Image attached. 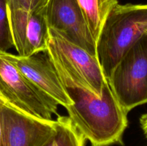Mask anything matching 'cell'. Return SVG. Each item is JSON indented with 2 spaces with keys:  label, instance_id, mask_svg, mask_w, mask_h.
<instances>
[{
  "label": "cell",
  "instance_id": "cell-14",
  "mask_svg": "<svg viewBox=\"0 0 147 146\" xmlns=\"http://www.w3.org/2000/svg\"><path fill=\"white\" fill-rule=\"evenodd\" d=\"M139 122H140V125L142 130H143L144 134L147 138V113L142 115V117H140V120H139Z\"/></svg>",
  "mask_w": 147,
  "mask_h": 146
},
{
  "label": "cell",
  "instance_id": "cell-12",
  "mask_svg": "<svg viewBox=\"0 0 147 146\" xmlns=\"http://www.w3.org/2000/svg\"><path fill=\"white\" fill-rule=\"evenodd\" d=\"M14 47L7 0H0V50L7 52Z\"/></svg>",
  "mask_w": 147,
  "mask_h": 146
},
{
  "label": "cell",
  "instance_id": "cell-10",
  "mask_svg": "<svg viewBox=\"0 0 147 146\" xmlns=\"http://www.w3.org/2000/svg\"><path fill=\"white\" fill-rule=\"evenodd\" d=\"M86 19L89 30L97 42L103 24L118 0H77Z\"/></svg>",
  "mask_w": 147,
  "mask_h": 146
},
{
  "label": "cell",
  "instance_id": "cell-7",
  "mask_svg": "<svg viewBox=\"0 0 147 146\" xmlns=\"http://www.w3.org/2000/svg\"><path fill=\"white\" fill-rule=\"evenodd\" d=\"M45 17L49 28L66 40L96 56L93 39L77 0H48Z\"/></svg>",
  "mask_w": 147,
  "mask_h": 146
},
{
  "label": "cell",
  "instance_id": "cell-8",
  "mask_svg": "<svg viewBox=\"0 0 147 146\" xmlns=\"http://www.w3.org/2000/svg\"><path fill=\"white\" fill-rule=\"evenodd\" d=\"M2 54L24 77L58 104L65 108L73 104L47 50L27 57L4 51Z\"/></svg>",
  "mask_w": 147,
  "mask_h": 146
},
{
  "label": "cell",
  "instance_id": "cell-13",
  "mask_svg": "<svg viewBox=\"0 0 147 146\" xmlns=\"http://www.w3.org/2000/svg\"><path fill=\"white\" fill-rule=\"evenodd\" d=\"M9 9H20L27 12H38L45 10L48 0H7Z\"/></svg>",
  "mask_w": 147,
  "mask_h": 146
},
{
  "label": "cell",
  "instance_id": "cell-4",
  "mask_svg": "<svg viewBox=\"0 0 147 146\" xmlns=\"http://www.w3.org/2000/svg\"><path fill=\"white\" fill-rule=\"evenodd\" d=\"M0 102L45 120L57 114L58 103L24 77L0 50Z\"/></svg>",
  "mask_w": 147,
  "mask_h": 146
},
{
  "label": "cell",
  "instance_id": "cell-16",
  "mask_svg": "<svg viewBox=\"0 0 147 146\" xmlns=\"http://www.w3.org/2000/svg\"><path fill=\"white\" fill-rule=\"evenodd\" d=\"M146 34H147V31H146Z\"/></svg>",
  "mask_w": 147,
  "mask_h": 146
},
{
  "label": "cell",
  "instance_id": "cell-9",
  "mask_svg": "<svg viewBox=\"0 0 147 146\" xmlns=\"http://www.w3.org/2000/svg\"><path fill=\"white\" fill-rule=\"evenodd\" d=\"M8 12L14 46L18 55L27 57L47 51L49 27L45 10L30 13L8 9Z\"/></svg>",
  "mask_w": 147,
  "mask_h": 146
},
{
  "label": "cell",
  "instance_id": "cell-1",
  "mask_svg": "<svg viewBox=\"0 0 147 146\" xmlns=\"http://www.w3.org/2000/svg\"><path fill=\"white\" fill-rule=\"evenodd\" d=\"M53 61L73 102V104L65 107L68 117L86 140L92 146L123 145L128 113L119 103L107 80L99 97L78 76Z\"/></svg>",
  "mask_w": 147,
  "mask_h": 146
},
{
  "label": "cell",
  "instance_id": "cell-2",
  "mask_svg": "<svg viewBox=\"0 0 147 146\" xmlns=\"http://www.w3.org/2000/svg\"><path fill=\"white\" fill-rule=\"evenodd\" d=\"M147 31V4H119L108 15L96 42V57L106 79Z\"/></svg>",
  "mask_w": 147,
  "mask_h": 146
},
{
  "label": "cell",
  "instance_id": "cell-5",
  "mask_svg": "<svg viewBox=\"0 0 147 146\" xmlns=\"http://www.w3.org/2000/svg\"><path fill=\"white\" fill-rule=\"evenodd\" d=\"M47 52L53 60L78 76L95 94L100 97L106 78L96 56L68 42L50 28Z\"/></svg>",
  "mask_w": 147,
  "mask_h": 146
},
{
  "label": "cell",
  "instance_id": "cell-6",
  "mask_svg": "<svg viewBox=\"0 0 147 146\" xmlns=\"http://www.w3.org/2000/svg\"><path fill=\"white\" fill-rule=\"evenodd\" d=\"M55 120H45L0 102L1 146H42L55 131Z\"/></svg>",
  "mask_w": 147,
  "mask_h": 146
},
{
  "label": "cell",
  "instance_id": "cell-15",
  "mask_svg": "<svg viewBox=\"0 0 147 146\" xmlns=\"http://www.w3.org/2000/svg\"><path fill=\"white\" fill-rule=\"evenodd\" d=\"M0 146H1V129H0Z\"/></svg>",
  "mask_w": 147,
  "mask_h": 146
},
{
  "label": "cell",
  "instance_id": "cell-3",
  "mask_svg": "<svg viewBox=\"0 0 147 146\" xmlns=\"http://www.w3.org/2000/svg\"><path fill=\"white\" fill-rule=\"evenodd\" d=\"M126 113L147 103V34L128 50L106 79Z\"/></svg>",
  "mask_w": 147,
  "mask_h": 146
},
{
  "label": "cell",
  "instance_id": "cell-11",
  "mask_svg": "<svg viewBox=\"0 0 147 146\" xmlns=\"http://www.w3.org/2000/svg\"><path fill=\"white\" fill-rule=\"evenodd\" d=\"M86 138L67 116H57L55 131L42 146H85Z\"/></svg>",
  "mask_w": 147,
  "mask_h": 146
}]
</instances>
